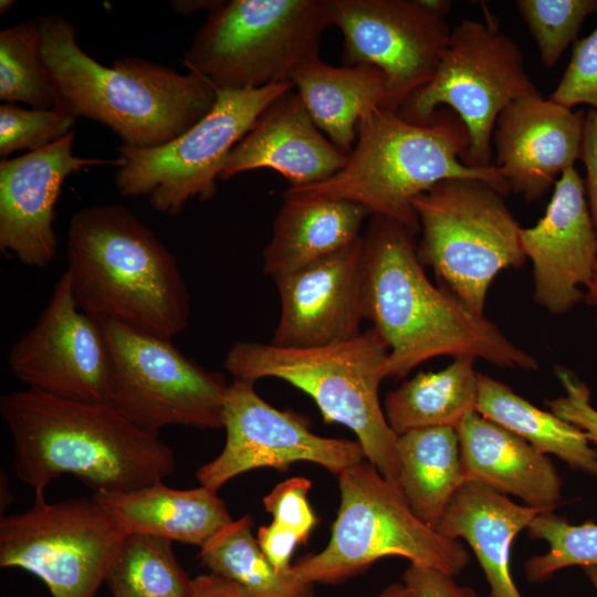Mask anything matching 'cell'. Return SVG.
<instances>
[{"mask_svg":"<svg viewBox=\"0 0 597 597\" xmlns=\"http://www.w3.org/2000/svg\"><path fill=\"white\" fill-rule=\"evenodd\" d=\"M549 100L568 108L587 104L597 109V27L575 42L567 69Z\"/></svg>","mask_w":597,"mask_h":597,"instance_id":"d590c367","label":"cell"},{"mask_svg":"<svg viewBox=\"0 0 597 597\" xmlns=\"http://www.w3.org/2000/svg\"><path fill=\"white\" fill-rule=\"evenodd\" d=\"M520 241L533 264L534 300L554 315L569 312L597 271V231L575 166L555 181L536 224L521 228Z\"/></svg>","mask_w":597,"mask_h":597,"instance_id":"d6986e66","label":"cell"},{"mask_svg":"<svg viewBox=\"0 0 597 597\" xmlns=\"http://www.w3.org/2000/svg\"><path fill=\"white\" fill-rule=\"evenodd\" d=\"M367 216L363 207L347 201L284 199L262 253L263 272L276 279L334 254L362 237Z\"/></svg>","mask_w":597,"mask_h":597,"instance_id":"484cf974","label":"cell"},{"mask_svg":"<svg viewBox=\"0 0 597 597\" xmlns=\"http://www.w3.org/2000/svg\"><path fill=\"white\" fill-rule=\"evenodd\" d=\"M413 238L399 223L379 216H370L363 235L364 313L389 349L385 377H405L443 355H470L502 368L538 369L536 358L485 314L474 313L449 290L431 283Z\"/></svg>","mask_w":597,"mask_h":597,"instance_id":"6da1fadb","label":"cell"},{"mask_svg":"<svg viewBox=\"0 0 597 597\" xmlns=\"http://www.w3.org/2000/svg\"><path fill=\"white\" fill-rule=\"evenodd\" d=\"M475 357L461 355L438 371H420L391 390L385 400L384 412L391 430L405 432L450 427L476 409L478 375Z\"/></svg>","mask_w":597,"mask_h":597,"instance_id":"83f0119b","label":"cell"},{"mask_svg":"<svg viewBox=\"0 0 597 597\" xmlns=\"http://www.w3.org/2000/svg\"><path fill=\"white\" fill-rule=\"evenodd\" d=\"M312 482L304 476L290 478L263 499V505L274 523L291 532L298 544H306L317 517L308 502Z\"/></svg>","mask_w":597,"mask_h":597,"instance_id":"8d00e7d4","label":"cell"},{"mask_svg":"<svg viewBox=\"0 0 597 597\" xmlns=\"http://www.w3.org/2000/svg\"><path fill=\"white\" fill-rule=\"evenodd\" d=\"M316 126L347 155L359 119L387 101L385 74L370 64L334 66L320 59L303 63L290 76Z\"/></svg>","mask_w":597,"mask_h":597,"instance_id":"d4e9b609","label":"cell"},{"mask_svg":"<svg viewBox=\"0 0 597 597\" xmlns=\"http://www.w3.org/2000/svg\"><path fill=\"white\" fill-rule=\"evenodd\" d=\"M111 357L108 405L135 426L223 428L224 376L185 356L172 339L97 318Z\"/></svg>","mask_w":597,"mask_h":597,"instance_id":"7c38bea8","label":"cell"},{"mask_svg":"<svg viewBox=\"0 0 597 597\" xmlns=\"http://www.w3.org/2000/svg\"><path fill=\"white\" fill-rule=\"evenodd\" d=\"M532 540L544 541L548 551L524 563L526 578L542 583L556 572L572 567H597V523L570 524L554 511L538 514L527 526Z\"/></svg>","mask_w":597,"mask_h":597,"instance_id":"d6a6232c","label":"cell"},{"mask_svg":"<svg viewBox=\"0 0 597 597\" xmlns=\"http://www.w3.org/2000/svg\"><path fill=\"white\" fill-rule=\"evenodd\" d=\"M189 597H251L244 589L212 573L191 578Z\"/></svg>","mask_w":597,"mask_h":597,"instance_id":"b9f144b4","label":"cell"},{"mask_svg":"<svg viewBox=\"0 0 597 597\" xmlns=\"http://www.w3.org/2000/svg\"><path fill=\"white\" fill-rule=\"evenodd\" d=\"M92 498L126 534H148L201 547L232 519L218 491L203 485L179 490L157 481L129 492Z\"/></svg>","mask_w":597,"mask_h":597,"instance_id":"cb8c5ba5","label":"cell"},{"mask_svg":"<svg viewBox=\"0 0 597 597\" xmlns=\"http://www.w3.org/2000/svg\"><path fill=\"white\" fill-rule=\"evenodd\" d=\"M376 597H417L416 594L402 582L392 583L384 588Z\"/></svg>","mask_w":597,"mask_h":597,"instance_id":"ee69618b","label":"cell"},{"mask_svg":"<svg viewBox=\"0 0 597 597\" xmlns=\"http://www.w3.org/2000/svg\"><path fill=\"white\" fill-rule=\"evenodd\" d=\"M540 94L513 39L490 22L463 20L452 29L431 81L396 113L411 123L426 124L440 106H448L469 133L462 161L489 168L494 166L492 137L500 113L519 98Z\"/></svg>","mask_w":597,"mask_h":597,"instance_id":"30bf717a","label":"cell"},{"mask_svg":"<svg viewBox=\"0 0 597 597\" xmlns=\"http://www.w3.org/2000/svg\"><path fill=\"white\" fill-rule=\"evenodd\" d=\"M583 570L590 579L593 586L595 587V590L597 593V567H584Z\"/></svg>","mask_w":597,"mask_h":597,"instance_id":"bcb514c9","label":"cell"},{"mask_svg":"<svg viewBox=\"0 0 597 597\" xmlns=\"http://www.w3.org/2000/svg\"><path fill=\"white\" fill-rule=\"evenodd\" d=\"M339 506L327 545L292 565L305 582L336 584L397 556L452 576L470 563L463 544L439 534L410 509L397 483L369 462L337 475Z\"/></svg>","mask_w":597,"mask_h":597,"instance_id":"52a82bcc","label":"cell"},{"mask_svg":"<svg viewBox=\"0 0 597 597\" xmlns=\"http://www.w3.org/2000/svg\"><path fill=\"white\" fill-rule=\"evenodd\" d=\"M584 300L586 303L594 308L595 311V324L597 326V271L593 277V280L589 282V284L585 287L584 291Z\"/></svg>","mask_w":597,"mask_h":597,"instance_id":"f6af8a7d","label":"cell"},{"mask_svg":"<svg viewBox=\"0 0 597 597\" xmlns=\"http://www.w3.org/2000/svg\"><path fill=\"white\" fill-rule=\"evenodd\" d=\"M9 366L27 388L86 404H108L111 357L97 318L82 311L64 271L34 325L15 341Z\"/></svg>","mask_w":597,"mask_h":597,"instance_id":"2e32d148","label":"cell"},{"mask_svg":"<svg viewBox=\"0 0 597 597\" xmlns=\"http://www.w3.org/2000/svg\"><path fill=\"white\" fill-rule=\"evenodd\" d=\"M0 100L32 108L55 106V90L42 59L35 19L0 32Z\"/></svg>","mask_w":597,"mask_h":597,"instance_id":"1f68e13d","label":"cell"},{"mask_svg":"<svg viewBox=\"0 0 597 597\" xmlns=\"http://www.w3.org/2000/svg\"><path fill=\"white\" fill-rule=\"evenodd\" d=\"M221 1L220 0H174L170 2L175 12L181 15H190L198 11L213 10Z\"/></svg>","mask_w":597,"mask_h":597,"instance_id":"7bdbcfd3","label":"cell"},{"mask_svg":"<svg viewBox=\"0 0 597 597\" xmlns=\"http://www.w3.org/2000/svg\"><path fill=\"white\" fill-rule=\"evenodd\" d=\"M292 82L261 88L216 90L212 108L174 140L154 148H118L114 181L126 197H148L155 211L178 214L192 199L208 200L232 148Z\"/></svg>","mask_w":597,"mask_h":597,"instance_id":"8fae6325","label":"cell"},{"mask_svg":"<svg viewBox=\"0 0 597 597\" xmlns=\"http://www.w3.org/2000/svg\"><path fill=\"white\" fill-rule=\"evenodd\" d=\"M475 411L540 452L556 455L572 469L597 476V450L584 431L552 411L537 408L504 383L480 373Z\"/></svg>","mask_w":597,"mask_h":597,"instance_id":"f1b7e54d","label":"cell"},{"mask_svg":"<svg viewBox=\"0 0 597 597\" xmlns=\"http://www.w3.org/2000/svg\"><path fill=\"white\" fill-rule=\"evenodd\" d=\"M76 132L55 143L0 163V251L22 264L44 268L57 250L53 222L65 179L94 166H119L118 158L74 155Z\"/></svg>","mask_w":597,"mask_h":597,"instance_id":"e0dca14e","label":"cell"},{"mask_svg":"<svg viewBox=\"0 0 597 597\" xmlns=\"http://www.w3.org/2000/svg\"><path fill=\"white\" fill-rule=\"evenodd\" d=\"M348 155L316 126L293 90L275 98L228 155L219 180L259 168L284 176L290 187L318 184L342 169Z\"/></svg>","mask_w":597,"mask_h":597,"instance_id":"44dd1931","label":"cell"},{"mask_svg":"<svg viewBox=\"0 0 597 597\" xmlns=\"http://www.w3.org/2000/svg\"><path fill=\"white\" fill-rule=\"evenodd\" d=\"M446 17L421 0H331L344 65L378 67L392 112L433 77L452 31Z\"/></svg>","mask_w":597,"mask_h":597,"instance_id":"5bb4252c","label":"cell"},{"mask_svg":"<svg viewBox=\"0 0 597 597\" xmlns=\"http://www.w3.org/2000/svg\"><path fill=\"white\" fill-rule=\"evenodd\" d=\"M253 383L233 380L223 409L222 451L198 468L200 485L218 491L231 479L256 469L286 470L304 461L338 475L365 458L357 441L326 438L311 431L301 416L274 408Z\"/></svg>","mask_w":597,"mask_h":597,"instance_id":"9a60e30c","label":"cell"},{"mask_svg":"<svg viewBox=\"0 0 597 597\" xmlns=\"http://www.w3.org/2000/svg\"><path fill=\"white\" fill-rule=\"evenodd\" d=\"M256 538L263 553L276 568L286 570L292 567L291 558L298 541L291 532L271 522L259 528Z\"/></svg>","mask_w":597,"mask_h":597,"instance_id":"60d3db41","label":"cell"},{"mask_svg":"<svg viewBox=\"0 0 597 597\" xmlns=\"http://www.w3.org/2000/svg\"><path fill=\"white\" fill-rule=\"evenodd\" d=\"M397 485L412 512L434 528L450 500L465 482L457 430L417 429L398 436Z\"/></svg>","mask_w":597,"mask_h":597,"instance_id":"4316f807","label":"cell"},{"mask_svg":"<svg viewBox=\"0 0 597 597\" xmlns=\"http://www.w3.org/2000/svg\"><path fill=\"white\" fill-rule=\"evenodd\" d=\"M388 346L375 328L326 346L287 348L271 343L239 342L223 365L233 380L282 379L307 394L326 422L349 428L365 458L397 483L398 436L379 401Z\"/></svg>","mask_w":597,"mask_h":597,"instance_id":"8992f818","label":"cell"},{"mask_svg":"<svg viewBox=\"0 0 597 597\" xmlns=\"http://www.w3.org/2000/svg\"><path fill=\"white\" fill-rule=\"evenodd\" d=\"M455 430L465 481L546 512L559 504L563 483L548 455L476 411Z\"/></svg>","mask_w":597,"mask_h":597,"instance_id":"7402d4cb","label":"cell"},{"mask_svg":"<svg viewBox=\"0 0 597 597\" xmlns=\"http://www.w3.org/2000/svg\"><path fill=\"white\" fill-rule=\"evenodd\" d=\"M329 25L331 0H223L207 14L182 63L214 90L261 88L290 81L295 69L318 59Z\"/></svg>","mask_w":597,"mask_h":597,"instance_id":"ba28073f","label":"cell"},{"mask_svg":"<svg viewBox=\"0 0 597 597\" xmlns=\"http://www.w3.org/2000/svg\"><path fill=\"white\" fill-rule=\"evenodd\" d=\"M15 1L13 0H1L0 1V14H6L13 6Z\"/></svg>","mask_w":597,"mask_h":597,"instance_id":"7dc6e473","label":"cell"},{"mask_svg":"<svg viewBox=\"0 0 597 597\" xmlns=\"http://www.w3.org/2000/svg\"><path fill=\"white\" fill-rule=\"evenodd\" d=\"M402 582L417 597H480L473 588L458 584L454 576L432 567L410 564Z\"/></svg>","mask_w":597,"mask_h":597,"instance_id":"f35d334b","label":"cell"},{"mask_svg":"<svg viewBox=\"0 0 597 597\" xmlns=\"http://www.w3.org/2000/svg\"><path fill=\"white\" fill-rule=\"evenodd\" d=\"M585 115L542 95L519 98L499 115L493 133L496 164L510 191L526 201L543 197L556 175L580 157Z\"/></svg>","mask_w":597,"mask_h":597,"instance_id":"ffe728a7","label":"cell"},{"mask_svg":"<svg viewBox=\"0 0 597 597\" xmlns=\"http://www.w3.org/2000/svg\"><path fill=\"white\" fill-rule=\"evenodd\" d=\"M41 54L52 80L54 108L112 129L134 148H154L179 137L213 106L216 90L202 76L181 74L137 57L107 66L78 44L74 24L60 14L35 18Z\"/></svg>","mask_w":597,"mask_h":597,"instance_id":"3957f363","label":"cell"},{"mask_svg":"<svg viewBox=\"0 0 597 597\" xmlns=\"http://www.w3.org/2000/svg\"><path fill=\"white\" fill-rule=\"evenodd\" d=\"M356 139L346 165L335 175L315 185L289 187L284 199L352 202L416 235L420 224L412 201L441 180L480 179L503 195L510 191L495 165L473 168L462 161L469 133L449 108H439L429 123L416 124L378 107L359 119Z\"/></svg>","mask_w":597,"mask_h":597,"instance_id":"5b68a950","label":"cell"},{"mask_svg":"<svg viewBox=\"0 0 597 597\" xmlns=\"http://www.w3.org/2000/svg\"><path fill=\"white\" fill-rule=\"evenodd\" d=\"M422 238L418 255L441 286L484 315L495 276L525 262L521 227L504 195L484 180L444 179L412 201Z\"/></svg>","mask_w":597,"mask_h":597,"instance_id":"9c48e42d","label":"cell"},{"mask_svg":"<svg viewBox=\"0 0 597 597\" xmlns=\"http://www.w3.org/2000/svg\"><path fill=\"white\" fill-rule=\"evenodd\" d=\"M564 395L551 401L553 413L584 431L597 450V409L590 402V389L572 370L555 367Z\"/></svg>","mask_w":597,"mask_h":597,"instance_id":"74e56055","label":"cell"},{"mask_svg":"<svg viewBox=\"0 0 597 597\" xmlns=\"http://www.w3.org/2000/svg\"><path fill=\"white\" fill-rule=\"evenodd\" d=\"M586 169L584 180L590 218L597 231V109L585 114L579 157Z\"/></svg>","mask_w":597,"mask_h":597,"instance_id":"ab89813d","label":"cell"},{"mask_svg":"<svg viewBox=\"0 0 597 597\" xmlns=\"http://www.w3.org/2000/svg\"><path fill=\"white\" fill-rule=\"evenodd\" d=\"M76 118L56 108H24L13 103L0 105V156L35 151L69 134Z\"/></svg>","mask_w":597,"mask_h":597,"instance_id":"e575fe53","label":"cell"},{"mask_svg":"<svg viewBox=\"0 0 597 597\" xmlns=\"http://www.w3.org/2000/svg\"><path fill=\"white\" fill-rule=\"evenodd\" d=\"M546 511L514 503L507 495L465 481L454 493L434 530L471 547L490 586L489 597H523L511 572L516 535Z\"/></svg>","mask_w":597,"mask_h":597,"instance_id":"603a6c76","label":"cell"},{"mask_svg":"<svg viewBox=\"0 0 597 597\" xmlns=\"http://www.w3.org/2000/svg\"><path fill=\"white\" fill-rule=\"evenodd\" d=\"M0 415L13 443L17 478L35 500L63 474L93 493L129 492L171 475L174 450L108 404L61 399L24 388L0 397Z\"/></svg>","mask_w":597,"mask_h":597,"instance_id":"7a4b0ae2","label":"cell"},{"mask_svg":"<svg viewBox=\"0 0 597 597\" xmlns=\"http://www.w3.org/2000/svg\"><path fill=\"white\" fill-rule=\"evenodd\" d=\"M126 532L92 496L48 503L0 519V567L36 576L52 597H95Z\"/></svg>","mask_w":597,"mask_h":597,"instance_id":"4fadbf2b","label":"cell"},{"mask_svg":"<svg viewBox=\"0 0 597 597\" xmlns=\"http://www.w3.org/2000/svg\"><path fill=\"white\" fill-rule=\"evenodd\" d=\"M172 542L127 534L106 582L114 597H189L191 578L180 567Z\"/></svg>","mask_w":597,"mask_h":597,"instance_id":"4dcf8cb0","label":"cell"},{"mask_svg":"<svg viewBox=\"0 0 597 597\" xmlns=\"http://www.w3.org/2000/svg\"><path fill=\"white\" fill-rule=\"evenodd\" d=\"M252 526L250 515L232 520L200 547V563L251 597H313V584L303 580L292 567L281 570L271 563Z\"/></svg>","mask_w":597,"mask_h":597,"instance_id":"f546056e","label":"cell"},{"mask_svg":"<svg viewBox=\"0 0 597 597\" xmlns=\"http://www.w3.org/2000/svg\"><path fill=\"white\" fill-rule=\"evenodd\" d=\"M516 7L548 69L575 41L586 18L597 12V0H517Z\"/></svg>","mask_w":597,"mask_h":597,"instance_id":"836d02e7","label":"cell"},{"mask_svg":"<svg viewBox=\"0 0 597 597\" xmlns=\"http://www.w3.org/2000/svg\"><path fill=\"white\" fill-rule=\"evenodd\" d=\"M66 258L74 298L88 315L169 339L187 328L190 295L178 262L127 207L77 210Z\"/></svg>","mask_w":597,"mask_h":597,"instance_id":"277c9868","label":"cell"},{"mask_svg":"<svg viewBox=\"0 0 597 597\" xmlns=\"http://www.w3.org/2000/svg\"><path fill=\"white\" fill-rule=\"evenodd\" d=\"M274 282L281 311L271 344L310 348L345 342L360 333L365 320L363 235Z\"/></svg>","mask_w":597,"mask_h":597,"instance_id":"ac0fdd59","label":"cell"}]
</instances>
